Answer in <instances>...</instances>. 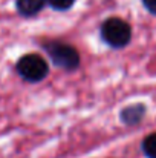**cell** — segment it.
<instances>
[{
    "label": "cell",
    "mask_w": 156,
    "mask_h": 158,
    "mask_svg": "<svg viewBox=\"0 0 156 158\" xmlns=\"http://www.w3.org/2000/svg\"><path fill=\"white\" fill-rule=\"evenodd\" d=\"M100 34L107 46L121 49L126 48L132 40V26L119 17H109L103 22Z\"/></svg>",
    "instance_id": "1"
},
{
    "label": "cell",
    "mask_w": 156,
    "mask_h": 158,
    "mask_svg": "<svg viewBox=\"0 0 156 158\" xmlns=\"http://www.w3.org/2000/svg\"><path fill=\"white\" fill-rule=\"evenodd\" d=\"M15 69L17 74L29 83H38L45 80L49 74L48 61L38 54H26L20 57Z\"/></svg>",
    "instance_id": "2"
},
{
    "label": "cell",
    "mask_w": 156,
    "mask_h": 158,
    "mask_svg": "<svg viewBox=\"0 0 156 158\" xmlns=\"http://www.w3.org/2000/svg\"><path fill=\"white\" fill-rule=\"evenodd\" d=\"M45 49L49 54L54 64L64 71H74L80 66V54L74 46L67 43L49 42L45 45Z\"/></svg>",
    "instance_id": "3"
},
{
    "label": "cell",
    "mask_w": 156,
    "mask_h": 158,
    "mask_svg": "<svg viewBox=\"0 0 156 158\" xmlns=\"http://www.w3.org/2000/svg\"><path fill=\"white\" fill-rule=\"evenodd\" d=\"M146 112H147V107H146V105H142V103L129 105L121 110L119 118L127 126H136V124H139L142 121V118L146 117Z\"/></svg>",
    "instance_id": "4"
},
{
    "label": "cell",
    "mask_w": 156,
    "mask_h": 158,
    "mask_svg": "<svg viewBox=\"0 0 156 158\" xmlns=\"http://www.w3.org/2000/svg\"><path fill=\"white\" fill-rule=\"evenodd\" d=\"M46 5V0H15V6L20 15L34 17L37 15Z\"/></svg>",
    "instance_id": "5"
},
{
    "label": "cell",
    "mask_w": 156,
    "mask_h": 158,
    "mask_svg": "<svg viewBox=\"0 0 156 158\" xmlns=\"http://www.w3.org/2000/svg\"><path fill=\"white\" fill-rule=\"evenodd\" d=\"M141 151L146 158H156V134H150L142 140Z\"/></svg>",
    "instance_id": "6"
},
{
    "label": "cell",
    "mask_w": 156,
    "mask_h": 158,
    "mask_svg": "<svg viewBox=\"0 0 156 158\" xmlns=\"http://www.w3.org/2000/svg\"><path fill=\"white\" fill-rule=\"evenodd\" d=\"M52 9L55 11H67L74 6L75 0H46Z\"/></svg>",
    "instance_id": "7"
},
{
    "label": "cell",
    "mask_w": 156,
    "mask_h": 158,
    "mask_svg": "<svg viewBox=\"0 0 156 158\" xmlns=\"http://www.w3.org/2000/svg\"><path fill=\"white\" fill-rule=\"evenodd\" d=\"M141 2H142L144 8H146L150 14L156 15V0H141Z\"/></svg>",
    "instance_id": "8"
}]
</instances>
